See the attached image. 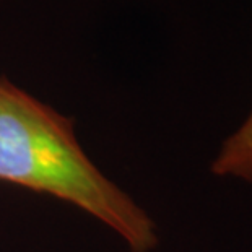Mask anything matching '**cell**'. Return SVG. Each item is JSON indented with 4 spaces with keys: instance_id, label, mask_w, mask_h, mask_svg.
Segmentation results:
<instances>
[{
    "instance_id": "6da1fadb",
    "label": "cell",
    "mask_w": 252,
    "mask_h": 252,
    "mask_svg": "<svg viewBox=\"0 0 252 252\" xmlns=\"http://www.w3.org/2000/svg\"><path fill=\"white\" fill-rule=\"evenodd\" d=\"M0 181L70 202L121 236L132 252L158 244L153 220L106 178L70 119L0 77Z\"/></svg>"
},
{
    "instance_id": "7a4b0ae2",
    "label": "cell",
    "mask_w": 252,
    "mask_h": 252,
    "mask_svg": "<svg viewBox=\"0 0 252 252\" xmlns=\"http://www.w3.org/2000/svg\"><path fill=\"white\" fill-rule=\"evenodd\" d=\"M212 173L252 182V111L238 130L224 140L212 164Z\"/></svg>"
}]
</instances>
